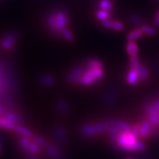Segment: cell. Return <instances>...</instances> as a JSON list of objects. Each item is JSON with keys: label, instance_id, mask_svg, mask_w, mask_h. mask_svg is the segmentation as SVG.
Masks as SVG:
<instances>
[{"label": "cell", "instance_id": "obj_1", "mask_svg": "<svg viewBox=\"0 0 159 159\" xmlns=\"http://www.w3.org/2000/svg\"><path fill=\"white\" fill-rule=\"evenodd\" d=\"M116 147L125 152L142 151L145 149L144 144L141 142L131 131H122L114 142Z\"/></svg>", "mask_w": 159, "mask_h": 159}, {"label": "cell", "instance_id": "obj_2", "mask_svg": "<svg viewBox=\"0 0 159 159\" xmlns=\"http://www.w3.org/2000/svg\"><path fill=\"white\" fill-rule=\"evenodd\" d=\"M102 69H87L84 71L83 76L77 80V83L83 85H90L96 83L104 77Z\"/></svg>", "mask_w": 159, "mask_h": 159}, {"label": "cell", "instance_id": "obj_3", "mask_svg": "<svg viewBox=\"0 0 159 159\" xmlns=\"http://www.w3.org/2000/svg\"><path fill=\"white\" fill-rule=\"evenodd\" d=\"M109 128H110V125L108 122H100L94 125H84L81 128V131L85 136H93L108 130Z\"/></svg>", "mask_w": 159, "mask_h": 159}, {"label": "cell", "instance_id": "obj_4", "mask_svg": "<svg viewBox=\"0 0 159 159\" xmlns=\"http://www.w3.org/2000/svg\"><path fill=\"white\" fill-rule=\"evenodd\" d=\"M156 133V128L155 125H152L150 121L144 120L140 124V131H139V137L143 139H148L149 136L155 134Z\"/></svg>", "mask_w": 159, "mask_h": 159}, {"label": "cell", "instance_id": "obj_5", "mask_svg": "<svg viewBox=\"0 0 159 159\" xmlns=\"http://www.w3.org/2000/svg\"><path fill=\"white\" fill-rule=\"evenodd\" d=\"M102 25L105 28L114 30L116 31H122L125 29V25L122 21L110 19L102 21Z\"/></svg>", "mask_w": 159, "mask_h": 159}, {"label": "cell", "instance_id": "obj_6", "mask_svg": "<svg viewBox=\"0 0 159 159\" xmlns=\"http://www.w3.org/2000/svg\"><path fill=\"white\" fill-rule=\"evenodd\" d=\"M108 123L111 126H114L122 131H131L132 130V127L128 123L123 122V121L113 119V120L109 121Z\"/></svg>", "mask_w": 159, "mask_h": 159}, {"label": "cell", "instance_id": "obj_7", "mask_svg": "<svg viewBox=\"0 0 159 159\" xmlns=\"http://www.w3.org/2000/svg\"><path fill=\"white\" fill-rule=\"evenodd\" d=\"M140 80L139 77L138 69H130L128 75H127V81L130 85H136L139 83Z\"/></svg>", "mask_w": 159, "mask_h": 159}, {"label": "cell", "instance_id": "obj_8", "mask_svg": "<svg viewBox=\"0 0 159 159\" xmlns=\"http://www.w3.org/2000/svg\"><path fill=\"white\" fill-rule=\"evenodd\" d=\"M143 35H144V33H143L141 28H136L128 33L127 39H128V41H136L137 40L140 39Z\"/></svg>", "mask_w": 159, "mask_h": 159}, {"label": "cell", "instance_id": "obj_9", "mask_svg": "<svg viewBox=\"0 0 159 159\" xmlns=\"http://www.w3.org/2000/svg\"><path fill=\"white\" fill-rule=\"evenodd\" d=\"M126 50L128 54L130 55V56L136 55H137V52H138L139 51L138 44H137L135 41H128V42L127 43L126 45Z\"/></svg>", "mask_w": 159, "mask_h": 159}, {"label": "cell", "instance_id": "obj_10", "mask_svg": "<svg viewBox=\"0 0 159 159\" xmlns=\"http://www.w3.org/2000/svg\"><path fill=\"white\" fill-rule=\"evenodd\" d=\"M16 41V36L15 35L11 34L7 35L2 41V47L5 49H10L13 47Z\"/></svg>", "mask_w": 159, "mask_h": 159}, {"label": "cell", "instance_id": "obj_11", "mask_svg": "<svg viewBox=\"0 0 159 159\" xmlns=\"http://www.w3.org/2000/svg\"><path fill=\"white\" fill-rule=\"evenodd\" d=\"M138 72L139 77L142 80H146L149 77V71L147 66L144 63H140L138 67Z\"/></svg>", "mask_w": 159, "mask_h": 159}, {"label": "cell", "instance_id": "obj_12", "mask_svg": "<svg viewBox=\"0 0 159 159\" xmlns=\"http://www.w3.org/2000/svg\"><path fill=\"white\" fill-rule=\"evenodd\" d=\"M56 16L57 19V27H58L59 30H63L66 25L67 19L64 13H58Z\"/></svg>", "mask_w": 159, "mask_h": 159}, {"label": "cell", "instance_id": "obj_13", "mask_svg": "<svg viewBox=\"0 0 159 159\" xmlns=\"http://www.w3.org/2000/svg\"><path fill=\"white\" fill-rule=\"evenodd\" d=\"M0 125L3 128H5L9 130H16L17 125L16 123L11 122L6 118H0Z\"/></svg>", "mask_w": 159, "mask_h": 159}, {"label": "cell", "instance_id": "obj_14", "mask_svg": "<svg viewBox=\"0 0 159 159\" xmlns=\"http://www.w3.org/2000/svg\"><path fill=\"white\" fill-rule=\"evenodd\" d=\"M102 63L98 59H91L86 63L87 69H102Z\"/></svg>", "mask_w": 159, "mask_h": 159}, {"label": "cell", "instance_id": "obj_15", "mask_svg": "<svg viewBox=\"0 0 159 159\" xmlns=\"http://www.w3.org/2000/svg\"><path fill=\"white\" fill-rule=\"evenodd\" d=\"M141 30L144 33V35H155L156 34V27H152V26L148 25H142L141 26Z\"/></svg>", "mask_w": 159, "mask_h": 159}, {"label": "cell", "instance_id": "obj_16", "mask_svg": "<svg viewBox=\"0 0 159 159\" xmlns=\"http://www.w3.org/2000/svg\"><path fill=\"white\" fill-rule=\"evenodd\" d=\"M15 130L16 131L18 134L21 135V136H23L24 137L30 138V137L33 136V133H32L30 130H28L27 128H25V127L21 126V125H17Z\"/></svg>", "mask_w": 159, "mask_h": 159}, {"label": "cell", "instance_id": "obj_17", "mask_svg": "<svg viewBox=\"0 0 159 159\" xmlns=\"http://www.w3.org/2000/svg\"><path fill=\"white\" fill-rule=\"evenodd\" d=\"M97 18L99 21H103L105 20H108L111 17V13L108 11H105V10H99L97 12Z\"/></svg>", "mask_w": 159, "mask_h": 159}, {"label": "cell", "instance_id": "obj_18", "mask_svg": "<svg viewBox=\"0 0 159 159\" xmlns=\"http://www.w3.org/2000/svg\"><path fill=\"white\" fill-rule=\"evenodd\" d=\"M99 6L101 10L110 11L114 7V4L111 0H101L99 3Z\"/></svg>", "mask_w": 159, "mask_h": 159}, {"label": "cell", "instance_id": "obj_19", "mask_svg": "<svg viewBox=\"0 0 159 159\" xmlns=\"http://www.w3.org/2000/svg\"><path fill=\"white\" fill-rule=\"evenodd\" d=\"M140 63H139V57L137 55H132L130 58V69H138V67Z\"/></svg>", "mask_w": 159, "mask_h": 159}, {"label": "cell", "instance_id": "obj_20", "mask_svg": "<svg viewBox=\"0 0 159 159\" xmlns=\"http://www.w3.org/2000/svg\"><path fill=\"white\" fill-rule=\"evenodd\" d=\"M39 145L37 144L36 143H30L28 146V148H27V150L25 151L27 152H30V153H37V152H39Z\"/></svg>", "mask_w": 159, "mask_h": 159}, {"label": "cell", "instance_id": "obj_21", "mask_svg": "<svg viewBox=\"0 0 159 159\" xmlns=\"http://www.w3.org/2000/svg\"><path fill=\"white\" fill-rule=\"evenodd\" d=\"M48 23L52 29L55 30H59L58 27H57L56 16H52L49 17L48 19Z\"/></svg>", "mask_w": 159, "mask_h": 159}, {"label": "cell", "instance_id": "obj_22", "mask_svg": "<svg viewBox=\"0 0 159 159\" xmlns=\"http://www.w3.org/2000/svg\"><path fill=\"white\" fill-rule=\"evenodd\" d=\"M47 152H48V154L49 156L53 158H56L58 157V152H57V150L54 148V147L48 146L47 147Z\"/></svg>", "mask_w": 159, "mask_h": 159}, {"label": "cell", "instance_id": "obj_23", "mask_svg": "<svg viewBox=\"0 0 159 159\" xmlns=\"http://www.w3.org/2000/svg\"><path fill=\"white\" fill-rule=\"evenodd\" d=\"M62 34L63 36L65 37V39L68 40V41H72V40L74 39V35H73L72 33L68 29L63 28L62 30Z\"/></svg>", "mask_w": 159, "mask_h": 159}, {"label": "cell", "instance_id": "obj_24", "mask_svg": "<svg viewBox=\"0 0 159 159\" xmlns=\"http://www.w3.org/2000/svg\"><path fill=\"white\" fill-rule=\"evenodd\" d=\"M5 118L7 119L10 121H11V122H14V123L19 122V121H20L19 117L16 114H13V113H8V114H6Z\"/></svg>", "mask_w": 159, "mask_h": 159}, {"label": "cell", "instance_id": "obj_25", "mask_svg": "<svg viewBox=\"0 0 159 159\" xmlns=\"http://www.w3.org/2000/svg\"><path fill=\"white\" fill-rule=\"evenodd\" d=\"M30 143L31 142L27 137H24V138H21L20 139V145H21V148L25 149V150H27V148H28Z\"/></svg>", "mask_w": 159, "mask_h": 159}, {"label": "cell", "instance_id": "obj_26", "mask_svg": "<svg viewBox=\"0 0 159 159\" xmlns=\"http://www.w3.org/2000/svg\"><path fill=\"white\" fill-rule=\"evenodd\" d=\"M41 82L45 85H52L53 84L54 80H53L52 77L49 76H43L41 77Z\"/></svg>", "mask_w": 159, "mask_h": 159}, {"label": "cell", "instance_id": "obj_27", "mask_svg": "<svg viewBox=\"0 0 159 159\" xmlns=\"http://www.w3.org/2000/svg\"><path fill=\"white\" fill-rule=\"evenodd\" d=\"M33 140H34L35 143H36V144H39V146H42V147L47 146V142H46L45 139L41 138V137L35 136L34 138H33Z\"/></svg>", "mask_w": 159, "mask_h": 159}, {"label": "cell", "instance_id": "obj_28", "mask_svg": "<svg viewBox=\"0 0 159 159\" xmlns=\"http://www.w3.org/2000/svg\"><path fill=\"white\" fill-rule=\"evenodd\" d=\"M130 21H131V23H132V25L135 26L136 25L137 26L139 25H141V24H142V18L138 16H131Z\"/></svg>", "mask_w": 159, "mask_h": 159}, {"label": "cell", "instance_id": "obj_29", "mask_svg": "<svg viewBox=\"0 0 159 159\" xmlns=\"http://www.w3.org/2000/svg\"><path fill=\"white\" fill-rule=\"evenodd\" d=\"M152 25H153L154 27H156V28H159V11L157 12L156 16L154 18Z\"/></svg>", "mask_w": 159, "mask_h": 159}, {"label": "cell", "instance_id": "obj_30", "mask_svg": "<svg viewBox=\"0 0 159 159\" xmlns=\"http://www.w3.org/2000/svg\"><path fill=\"white\" fill-rule=\"evenodd\" d=\"M59 105H60V106H61V107H60V109H61V111H66V107L64 106V105H65V102H60V103H59Z\"/></svg>", "mask_w": 159, "mask_h": 159}, {"label": "cell", "instance_id": "obj_31", "mask_svg": "<svg viewBox=\"0 0 159 159\" xmlns=\"http://www.w3.org/2000/svg\"><path fill=\"white\" fill-rule=\"evenodd\" d=\"M128 159H131V158H128Z\"/></svg>", "mask_w": 159, "mask_h": 159}]
</instances>
